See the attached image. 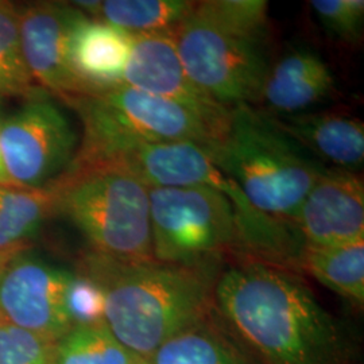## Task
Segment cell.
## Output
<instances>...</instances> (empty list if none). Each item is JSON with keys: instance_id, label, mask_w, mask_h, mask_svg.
Masks as SVG:
<instances>
[{"instance_id": "obj_24", "label": "cell", "mask_w": 364, "mask_h": 364, "mask_svg": "<svg viewBox=\"0 0 364 364\" xmlns=\"http://www.w3.org/2000/svg\"><path fill=\"white\" fill-rule=\"evenodd\" d=\"M54 341L0 318V364H53Z\"/></svg>"}, {"instance_id": "obj_25", "label": "cell", "mask_w": 364, "mask_h": 364, "mask_svg": "<svg viewBox=\"0 0 364 364\" xmlns=\"http://www.w3.org/2000/svg\"><path fill=\"white\" fill-rule=\"evenodd\" d=\"M313 11L326 31L347 43L363 36V0H312Z\"/></svg>"}, {"instance_id": "obj_11", "label": "cell", "mask_w": 364, "mask_h": 364, "mask_svg": "<svg viewBox=\"0 0 364 364\" xmlns=\"http://www.w3.org/2000/svg\"><path fill=\"white\" fill-rule=\"evenodd\" d=\"M171 28L131 36L123 84L181 105L200 117L216 139L227 129L231 109L209 97L186 75Z\"/></svg>"}, {"instance_id": "obj_16", "label": "cell", "mask_w": 364, "mask_h": 364, "mask_svg": "<svg viewBox=\"0 0 364 364\" xmlns=\"http://www.w3.org/2000/svg\"><path fill=\"white\" fill-rule=\"evenodd\" d=\"M131 41V34L103 21L78 19L69 39V63L87 93L123 82Z\"/></svg>"}, {"instance_id": "obj_28", "label": "cell", "mask_w": 364, "mask_h": 364, "mask_svg": "<svg viewBox=\"0 0 364 364\" xmlns=\"http://www.w3.org/2000/svg\"><path fill=\"white\" fill-rule=\"evenodd\" d=\"M1 264H3V262H1V260H0V267H1Z\"/></svg>"}, {"instance_id": "obj_7", "label": "cell", "mask_w": 364, "mask_h": 364, "mask_svg": "<svg viewBox=\"0 0 364 364\" xmlns=\"http://www.w3.org/2000/svg\"><path fill=\"white\" fill-rule=\"evenodd\" d=\"M131 171L149 188L153 186H207L227 196L232 203L239 243L277 257L289 252L291 235L287 224L269 218L248 201L240 186L221 173L200 144L193 142H162L142 144L109 161Z\"/></svg>"}, {"instance_id": "obj_10", "label": "cell", "mask_w": 364, "mask_h": 364, "mask_svg": "<svg viewBox=\"0 0 364 364\" xmlns=\"http://www.w3.org/2000/svg\"><path fill=\"white\" fill-rule=\"evenodd\" d=\"M73 274L27 250L0 267V318L57 341L73 326L66 294Z\"/></svg>"}, {"instance_id": "obj_9", "label": "cell", "mask_w": 364, "mask_h": 364, "mask_svg": "<svg viewBox=\"0 0 364 364\" xmlns=\"http://www.w3.org/2000/svg\"><path fill=\"white\" fill-rule=\"evenodd\" d=\"M45 91L26 95L13 112L0 117V150L15 186L43 189L76 156L77 136L61 108Z\"/></svg>"}, {"instance_id": "obj_20", "label": "cell", "mask_w": 364, "mask_h": 364, "mask_svg": "<svg viewBox=\"0 0 364 364\" xmlns=\"http://www.w3.org/2000/svg\"><path fill=\"white\" fill-rule=\"evenodd\" d=\"M195 6L189 0H107L102 1L96 19L134 36L171 28Z\"/></svg>"}, {"instance_id": "obj_8", "label": "cell", "mask_w": 364, "mask_h": 364, "mask_svg": "<svg viewBox=\"0 0 364 364\" xmlns=\"http://www.w3.org/2000/svg\"><path fill=\"white\" fill-rule=\"evenodd\" d=\"M153 255L156 262L198 267L239 243L227 196L207 186L149 188Z\"/></svg>"}, {"instance_id": "obj_19", "label": "cell", "mask_w": 364, "mask_h": 364, "mask_svg": "<svg viewBox=\"0 0 364 364\" xmlns=\"http://www.w3.org/2000/svg\"><path fill=\"white\" fill-rule=\"evenodd\" d=\"M53 364H147L105 326L76 324L54 341Z\"/></svg>"}, {"instance_id": "obj_27", "label": "cell", "mask_w": 364, "mask_h": 364, "mask_svg": "<svg viewBox=\"0 0 364 364\" xmlns=\"http://www.w3.org/2000/svg\"><path fill=\"white\" fill-rule=\"evenodd\" d=\"M0 185H7V186H15V183L11 181L6 166H4V162H3V156H1V150H0Z\"/></svg>"}, {"instance_id": "obj_26", "label": "cell", "mask_w": 364, "mask_h": 364, "mask_svg": "<svg viewBox=\"0 0 364 364\" xmlns=\"http://www.w3.org/2000/svg\"><path fill=\"white\" fill-rule=\"evenodd\" d=\"M68 312L76 324L105 321V296L99 285L85 274H73L66 294Z\"/></svg>"}, {"instance_id": "obj_5", "label": "cell", "mask_w": 364, "mask_h": 364, "mask_svg": "<svg viewBox=\"0 0 364 364\" xmlns=\"http://www.w3.org/2000/svg\"><path fill=\"white\" fill-rule=\"evenodd\" d=\"M82 122L84 138L70 165L109 162L142 144L215 139L208 126L181 105L119 84L102 91L69 96Z\"/></svg>"}, {"instance_id": "obj_22", "label": "cell", "mask_w": 364, "mask_h": 364, "mask_svg": "<svg viewBox=\"0 0 364 364\" xmlns=\"http://www.w3.org/2000/svg\"><path fill=\"white\" fill-rule=\"evenodd\" d=\"M27 70L19 34V13L15 6L0 1V95H23L36 91Z\"/></svg>"}, {"instance_id": "obj_23", "label": "cell", "mask_w": 364, "mask_h": 364, "mask_svg": "<svg viewBox=\"0 0 364 364\" xmlns=\"http://www.w3.org/2000/svg\"><path fill=\"white\" fill-rule=\"evenodd\" d=\"M198 7L225 26L266 41L267 9L264 0H208L197 1Z\"/></svg>"}, {"instance_id": "obj_3", "label": "cell", "mask_w": 364, "mask_h": 364, "mask_svg": "<svg viewBox=\"0 0 364 364\" xmlns=\"http://www.w3.org/2000/svg\"><path fill=\"white\" fill-rule=\"evenodd\" d=\"M200 147L254 208L285 224H294L302 201L328 169L252 105L231 108L225 131Z\"/></svg>"}, {"instance_id": "obj_18", "label": "cell", "mask_w": 364, "mask_h": 364, "mask_svg": "<svg viewBox=\"0 0 364 364\" xmlns=\"http://www.w3.org/2000/svg\"><path fill=\"white\" fill-rule=\"evenodd\" d=\"M299 259L320 284L363 306L364 240L323 247L302 246Z\"/></svg>"}, {"instance_id": "obj_1", "label": "cell", "mask_w": 364, "mask_h": 364, "mask_svg": "<svg viewBox=\"0 0 364 364\" xmlns=\"http://www.w3.org/2000/svg\"><path fill=\"white\" fill-rule=\"evenodd\" d=\"M221 316L264 364H338L332 316L297 277L264 263L228 269L213 287Z\"/></svg>"}, {"instance_id": "obj_4", "label": "cell", "mask_w": 364, "mask_h": 364, "mask_svg": "<svg viewBox=\"0 0 364 364\" xmlns=\"http://www.w3.org/2000/svg\"><path fill=\"white\" fill-rule=\"evenodd\" d=\"M54 212L84 235L93 254L126 263L154 259L149 186L117 164L69 165L48 186Z\"/></svg>"}, {"instance_id": "obj_2", "label": "cell", "mask_w": 364, "mask_h": 364, "mask_svg": "<svg viewBox=\"0 0 364 364\" xmlns=\"http://www.w3.org/2000/svg\"><path fill=\"white\" fill-rule=\"evenodd\" d=\"M80 273L103 291L105 326L146 362L168 340L208 320L213 287L198 267L126 263L90 252Z\"/></svg>"}, {"instance_id": "obj_21", "label": "cell", "mask_w": 364, "mask_h": 364, "mask_svg": "<svg viewBox=\"0 0 364 364\" xmlns=\"http://www.w3.org/2000/svg\"><path fill=\"white\" fill-rule=\"evenodd\" d=\"M147 364H251L207 320L161 346Z\"/></svg>"}, {"instance_id": "obj_17", "label": "cell", "mask_w": 364, "mask_h": 364, "mask_svg": "<svg viewBox=\"0 0 364 364\" xmlns=\"http://www.w3.org/2000/svg\"><path fill=\"white\" fill-rule=\"evenodd\" d=\"M52 212L53 196L48 188L0 185V260L27 250Z\"/></svg>"}, {"instance_id": "obj_13", "label": "cell", "mask_w": 364, "mask_h": 364, "mask_svg": "<svg viewBox=\"0 0 364 364\" xmlns=\"http://www.w3.org/2000/svg\"><path fill=\"white\" fill-rule=\"evenodd\" d=\"M302 246L364 240V183L359 174L328 169L312 186L294 221Z\"/></svg>"}, {"instance_id": "obj_14", "label": "cell", "mask_w": 364, "mask_h": 364, "mask_svg": "<svg viewBox=\"0 0 364 364\" xmlns=\"http://www.w3.org/2000/svg\"><path fill=\"white\" fill-rule=\"evenodd\" d=\"M274 124L318 162L359 174L364 162V124L338 112H302L274 117ZM326 165V164H324Z\"/></svg>"}, {"instance_id": "obj_15", "label": "cell", "mask_w": 364, "mask_h": 364, "mask_svg": "<svg viewBox=\"0 0 364 364\" xmlns=\"http://www.w3.org/2000/svg\"><path fill=\"white\" fill-rule=\"evenodd\" d=\"M335 84L331 68L318 53L296 48L269 69L259 103L274 117L302 114L326 100Z\"/></svg>"}, {"instance_id": "obj_6", "label": "cell", "mask_w": 364, "mask_h": 364, "mask_svg": "<svg viewBox=\"0 0 364 364\" xmlns=\"http://www.w3.org/2000/svg\"><path fill=\"white\" fill-rule=\"evenodd\" d=\"M182 66L196 85L227 108L259 103L270 65L264 41L195 9L171 28Z\"/></svg>"}, {"instance_id": "obj_12", "label": "cell", "mask_w": 364, "mask_h": 364, "mask_svg": "<svg viewBox=\"0 0 364 364\" xmlns=\"http://www.w3.org/2000/svg\"><path fill=\"white\" fill-rule=\"evenodd\" d=\"M85 15L64 3H37L19 13V34L27 70L43 91L63 100L87 91L69 63V39L78 19Z\"/></svg>"}]
</instances>
